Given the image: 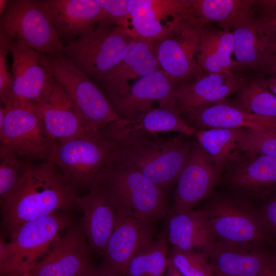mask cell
<instances>
[{"instance_id": "obj_1", "label": "cell", "mask_w": 276, "mask_h": 276, "mask_svg": "<svg viewBox=\"0 0 276 276\" xmlns=\"http://www.w3.org/2000/svg\"><path fill=\"white\" fill-rule=\"evenodd\" d=\"M76 192L52 162L31 164L1 203L3 228L9 234L27 222L78 208Z\"/></svg>"}, {"instance_id": "obj_2", "label": "cell", "mask_w": 276, "mask_h": 276, "mask_svg": "<svg viewBox=\"0 0 276 276\" xmlns=\"http://www.w3.org/2000/svg\"><path fill=\"white\" fill-rule=\"evenodd\" d=\"M99 132L116 144V163L137 170L164 189L176 182L194 145L180 136L164 139L143 132Z\"/></svg>"}, {"instance_id": "obj_3", "label": "cell", "mask_w": 276, "mask_h": 276, "mask_svg": "<svg viewBox=\"0 0 276 276\" xmlns=\"http://www.w3.org/2000/svg\"><path fill=\"white\" fill-rule=\"evenodd\" d=\"M71 225V217L57 211L25 223L11 232L9 241H1V274L18 276L28 272Z\"/></svg>"}, {"instance_id": "obj_4", "label": "cell", "mask_w": 276, "mask_h": 276, "mask_svg": "<svg viewBox=\"0 0 276 276\" xmlns=\"http://www.w3.org/2000/svg\"><path fill=\"white\" fill-rule=\"evenodd\" d=\"M116 144L97 133L57 143L51 162L76 190L89 191L102 182L116 162Z\"/></svg>"}, {"instance_id": "obj_5", "label": "cell", "mask_w": 276, "mask_h": 276, "mask_svg": "<svg viewBox=\"0 0 276 276\" xmlns=\"http://www.w3.org/2000/svg\"><path fill=\"white\" fill-rule=\"evenodd\" d=\"M41 58L45 67L71 98L86 133H98L119 120L99 87L63 53L55 56L42 54Z\"/></svg>"}, {"instance_id": "obj_6", "label": "cell", "mask_w": 276, "mask_h": 276, "mask_svg": "<svg viewBox=\"0 0 276 276\" xmlns=\"http://www.w3.org/2000/svg\"><path fill=\"white\" fill-rule=\"evenodd\" d=\"M132 38L121 27L101 21L70 41L63 54L91 80L102 81L121 61Z\"/></svg>"}, {"instance_id": "obj_7", "label": "cell", "mask_w": 276, "mask_h": 276, "mask_svg": "<svg viewBox=\"0 0 276 276\" xmlns=\"http://www.w3.org/2000/svg\"><path fill=\"white\" fill-rule=\"evenodd\" d=\"M0 33L44 55H57L65 47L38 0H8L1 16Z\"/></svg>"}, {"instance_id": "obj_8", "label": "cell", "mask_w": 276, "mask_h": 276, "mask_svg": "<svg viewBox=\"0 0 276 276\" xmlns=\"http://www.w3.org/2000/svg\"><path fill=\"white\" fill-rule=\"evenodd\" d=\"M0 143L28 161L50 162L57 144L32 105L4 106Z\"/></svg>"}, {"instance_id": "obj_9", "label": "cell", "mask_w": 276, "mask_h": 276, "mask_svg": "<svg viewBox=\"0 0 276 276\" xmlns=\"http://www.w3.org/2000/svg\"><path fill=\"white\" fill-rule=\"evenodd\" d=\"M103 180L119 196L129 217L153 222L168 214L164 189L137 170L115 163Z\"/></svg>"}, {"instance_id": "obj_10", "label": "cell", "mask_w": 276, "mask_h": 276, "mask_svg": "<svg viewBox=\"0 0 276 276\" xmlns=\"http://www.w3.org/2000/svg\"><path fill=\"white\" fill-rule=\"evenodd\" d=\"M200 27L183 20L154 41L160 70L177 85L204 73L196 57L200 44Z\"/></svg>"}, {"instance_id": "obj_11", "label": "cell", "mask_w": 276, "mask_h": 276, "mask_svg": "<svg viewBox=\"0 0 276 276\" xmlns=\"http://www.w3.org/2000/svg\"><path fill=\"white\" fill-rule=\"evenodd\" d=\"M76 203L83 216L81 225L93 251L102 256L117 224L128 214L114 190L103 180L89 191L77 197Z\"/></svg>"}, {"instance_id": "obj_12", "label": "cell", "mask_w": 276, "mask_h": 276, "mask_svg": "<svg viewBox=\"0 0 276 276\" xmlns=\"http://www.w3.org/2000/svg\"><path fill=\"white\" fill-rule=\"evenodd\" d=\"M8 51L12 58L13 84L4 106L38 104L49 93L54 81L42 62L41 54L21 41L11 38Z\"/></svg>"}, {"instance_id": "obj_13", "label": "cell", "mask_w": 276, "mask_h": 276, "mask_svg": "<svg viewBox=\"0 0 276 276\" xmlns=\"http://www.w3.org/2000/svg\"><path fill=\"white\" fill-rule=\"evenodd\" d=\"M211 230L219 241L257 244L268 237L269 231L259 212L237 200L219 198L204 210Z\"/></svg>"}, {"instance_id": "obj_14", "label": "cell", "mask_w": 276, "mask_h": 276, "mask_svg": "<svg viewBox=\"0 0 276 276\" xmlns=\"http://www.w3.org/2000/svg\"><path fill=\"white\" fill-rule=\"evenodd\" d=\"M93 252L81 225H71L28 272L34 276H83L94 268Z\"/></svg>"}, {"instance_id": "obj_15", "label": "cell", "mask_w": 276, "mask_h": 276, "mask_svg": "<svg viewBox=\"0 0 276 276\" xmlns=\"http://www.w3.org/2000/svg\"><path fill=\"white\" fill-rule=\"evenodd\" d=\"M177 84L159 70L139 78L123 94L108 98L120 120H132L153 108L174 104Z\"/></svg>"}, {"instance_id": "obj_16", "label": "cell", "mask_w": 276, "mask_h": 276, "mask_svg": "<svg viewBox=\"0 0 276 276\" xmlns=\"http://www.w3.org/2000/svg\"><path fill=\"white\" fill-rule=\"evenodd\" d=\"M153 223L132 217L122 219L106 244L100 270L125 276L128 265L136 253L153 240Z\"/></svg>"}, {"instance_id": "obj_17", "label": "cell", "mask_w": 276, "mask_h": 276, "mask_svg": "<svg viewBox=\"0 0 276 276\" xmlns=\"http://www.w3.org/2000/svg\"><path fill=\"white\" fill-rule=\"evenodd\" d=\"M221 170L198 143L176 181L173 210L193 209L211 193Z\"/></svg>"}, {"instance_id": "obj_18", "label": "cell", "mask_w": 276, "mask_h": 276, "mask_svg": "<svg viewBox=\"0 0 276 276\" xmlns=\"http://www.w3.org/2000/svg\"><path fill=\"white\" fill-rule=\"evenodd\" d=\"M246 73H205L177 85L174 101L180 113L225 101L241 88Z\"/></svg>"}, {"instance_id": "obj_19", "label": "cell", "mask_w": 276, "mask_h": 276, "mask_svg": "<svg viewBox=\"0 0 276 276\" xmlns=\"http://www.w3.org/2000/svg\"><path fill=\"white\" fill-rule=\"evenodd\" d=\"M181 117L196 130L245 128L259 132L276 131V117L244 111L225 101L188 110Z\"/></svg>"}, {"instance_id": "obj_20", "label": "cell", "mask_w": 276, "mask_h": 276, "mask_svg": "<svg viewBox=\"0 0 276 276\" xmlns=\"http://www.w3.org/2000/svg\"><path fill=\"white\" fill-rule=\"evenodd\" d=\"M59 38L70 41L92 30L105 20L98 0H39Z\"/></svg>"}, {"instance_id": "obj_21", "label": "cell", "mask_w": 276, "mask_h": 276, "mask_svg": "<svg viewBox=\"0 0 276 276\" xmlns=\"http://www.w3.org/2000/svg\"><path fill=\"white\" fill-rule=\"evenodd\" d=\"M255 244L217 241L209 256L215 276H259L275 266L276 255Z\"/></svg>"}, {"instance_id": "obj_22", "label": "cell", "mask_w": 276, "mask_h": 276, "mask_svg": "<svg viewBox=\"0 0 276 276\" xmlns=\"http://www.w3.org/2000/svg\"><path fill=\"white\" fill-rule=\"evenodd\" d=\"M159 70L154 41L144 38H132L121 61L102 82L109 98L125 93L131 85L130 80Z\"/></svg>"}, {"instance_id": "obj_23", "label": "cell", "mask_w": 276, "mask_h": 276, "mask_svg": "<svg viewBox=\"0 0 276 276\" xmlns=\"http://www.w3.org/2000/svg\"><path fill=\"white\" fill-rule=\"evenodd\" d=\"M32 106L57 143L86 133L71 98L55 78L49 93L39 103Z\"/></svg>"}, {"instance_id": "obj_24", "label": "cell", "mask_w": 276, "mask_h": 276, "mask_svg": "<svg viewBox=\"0 0 276 276\" xmlns=\"http://www.w3.org/2000/svg\"><path fill=\"white\" fill-rule=\"evenodd\" d=\"M167 238L172 247L210 256L217 241L204 210H173L168 215Z\"/></svg>"}, {"instance_id": "obj_25", "label": "cell", "mask_w": 276, "mask_h": 276, "mask_svg": "<svg viewBox=\"0 0 276 276\" xmlns=\"http://www.w3.org/2000/svg\"><path fill=\"white\" fill-rule=\"evenodd\" d=\"M242 153L227 166L228 181L248 194L266 195L275 193L276 158Z\"/></svg>"}, {"instance_id": "obj_26", "label": "cell", "mask_w": 276, "mask_h": 276, "mask_svg": "<svg viewBox=\"0 0 276 276\" xmlns=\"http://www.w3.org/2000/svg\"><path fill=\"white\" fill-rule=\"evenodd\" d=\"M188 21L201 27L215 22L231 31L256 14V0H191Z\"/></svg>"}, {"instance_id": "obj_27", "label": "cell", "mask_w": 276, "mask_h": 276, "mask_svg": "<svg viewBox=\"0 0 276 276\" xmlns=\"http://www.w3.org/2000/svg\"><path fill=\"white\" fill-rule=\"evenodd\" d=\"M101 130L123 133L143 132L157 134L176 132L193 135L196 130L181 117L175 105L153 108L132 120H118Z\"/></svg>"}, {"instance_id": "obj_28", "label": "cell", "mask_w": 276, "mask_h": 276, "mask_svg": "<svg viewBox=\"0 0 276 276\" xmlns=\"http://www.w3.org/2000/svg\"><path fill=\"white\" fill-rule=\"evenodd\" d=\"M234 50L232 31L218 30L212 24L201 27L196 60L204 73H233L236 65L235 60L231 58Z\"/></svg>"}, {"instance_id": "obj_29", "label": "cell", "mask_w": 276, "mask_h": 276, "mask_svg": "<svg viewBox=\"0 0 276 276\" xmlns=\"http://www.w3.org/2000/svg\"><path fill=\"white\" fill-rule=\"evenodd\" d=\"M191 0H130L129 16H139L155 29L168 32L188 20Z\"/></svg>"}, {"instance_id": "obj_30", "label": "cell", "mask_w": 276, "mask_h": 276, "mask_svg": "<svg viewBox=\"0 0 276 276\" xmlns=\"http://www.w3.org/2000/svg\"><path fill=\"white\" fill-rule=\"evenodd\" d=\"M247 128H212L196 131L194 136L220 170L240 155L238 143Z\"/></svg>"}, {"instance_id": "obj_31", "label": "cell", "mask_w": 276, "mask_h": 276, "mask_svg": "<svg viewBox=\"0 0 276 276\" xmlns=\"http://www.w3.org/2000/svg\"><path fill=\"white\" fill-rule=\"evenodd\" d=\"M236 65L233 73L257 72L266 56L256 25L255 15L233 30Z\"/></svg>"}, {"instance_id": "obj_32", "label": "cell", "mask_w": 276, "mask_h": 276, "mask_svg": "<svg viewBox=\"0 0 276 276\" xmlns=\"http://www.w3.org/2000/svg\"><path fill=\"white\" fill-rule=\"evenodd\" d=\"M265 75L248 72L233 102L234 106L254 114L276 117V95L267 88Z\"/></svg>"}, {"instance_id": "obj_33", "label": "cell", "mask_w": 276, "mask_h": 276, "mask_svg": "<svg viewBox=\"0 0 276 276\" xmlns=\"http://www.w3.org/2000/svg\"><path fill=\"white\" fill-rule=\"evenodd\" d=\"M168 251L165 235L153 239L136 253L128 265L125 276H163Z\"/></svg>"}, {"instance_id": "obj_34", "label": "cell", "mask_w": 276, "mask_h": 276, "mask_svg": "<svg viewBox=\"0 0 276 276\" xmlns=\"http://www.w3.org/2000/svg\"><path fill=\"white\" fill-rule=\"evenodd\" d=\"M30 162L0 143L1 203L14 188Z\"/></svg>"}, {"instance_id": "obj_35", "label": "cell", "mask_w": 276, "mask_h": 276, "mask_svg": "<svg viewBox=\"0 0 276 276\" xmlns=\"http://www.w3.org/2000/svg\"><path fill=\"white\" fill-rule=\"evenodd\" d=\"M168 260L182 276H215L209 257L201 251L172 247Z\"/></svg>"}, {"instance_id": "obj_36", "label": "cell", "mask_w": 276, "mask_h": 276, "mask_svg": "<svg viewBox=\"0 0 276 276\" xmlns=\"http://www.w3.org/2000/svg\"><path fill=\"white\" fill-rule=\"evenodd\" d=\"M238 150L240 153L276 158V131L259 132L247 128L238 143Z\"/></svg>"}, {"instance_id": "obj_37", "label": "cell", "mask_w": 276, "mask_h": 276, "mask_svg": "<svg viewBox=\"0 0 276 276\" xmlns=\"http://www.w3.org/2000/svg\"><path fill=\"white\" fill-rule=\"evenodd\" d=\"M257 33L266 58L276 55V15L255 14Z\"/></svg>"}, {"instance_id": "obj_38", "label": "cell", "mask_w": 276, "mask_h": 276, "mask_svg": "<svg viewBox=\"0 0 276 276\" xmlns=\"http://www.w3.org/2000/svg\"><path fill=\"white\" fill-rule=\"evenodd\" d=\"M103 8L107 23L121 27L128 31L130 0H98Z\"/></svg>"}, {"instance_id": "obj_39", "label": "cell", "mask_w": 276, "mask_h": 276, "mask_svg": "<svg viewBox=\"0 0 276 276\" xmlns=\"http://www.w3.org/2000/svg\"><path fill=\"white\" fill-rule=\"evenodd\" d=\"M9 39V37L0 33V99L3 105L8 101L13 84L12 75L6 64Z\"/></svg>"}, {"instance_id": "obj_40", "label": "cell", "mask_w": 276, "mask_h": 276, "mask_svg": "<svg viewBox=\"0 0 276 276\" xmlns=\"http://www.w3.org/2000/svg\"><path fill=\"white\" fill-rule=\"evenodd\" d=\"M267 200L259 212L267 229L276 233V192Z\"/></svg>"}, {"instance_id": "obj_41", "label": "cell", "mask_w": 276, "mask_h": 276, "mask_svg": "<svg viewBox=\"0 0 276 276\" xmlns=\"http://www.w3.org/2000/svg\"><path fill=\"white\" fill-rule=\"evenodd\" d=\"M254 9L256 14L276 15V0H256Z\"/></svg>"}, {"instance_id": "obj_42", "label": "cell", "mask_w": 276, "mask_h": 276, "mask_svg": "<svg viewBox=\"0 0 276 276\" xmlns=\"http://www.w3.org/2000/svg\"><path fill=\"white\" fill-rule=\"evenodd\" d=\"M257 72L265 76L276 77V55L268 56Z\"/></svg>"}, {"instance_id": "obj_43", "label": "cell", "mask_w": 276, "mask_h": 276, "mask_svg": "<svg viewBox=\"0 0 276 276\" xmlns=\"http://www.w3.org/2000/svg\"><path fill=\"white\" fill-rule=\"evenodd\" d=\"M265 82L268 89L276 95V77L265 76Z\"/></svg>"}, {"instance_id": "obj_44", "label": "cell", "mask_w": 276, "mask_h": 276, "mask_svg": "<svg viewBox=\"0 0 276 276\" xmlns=\"http://www.w3.org/2000/svg\"><path fill=\"white\" fill-rule=\"evenodd\" d=\"M167 273L163 276H182L177 269L168 261L166 268Z\"/></svg>"}, {"instance_id": "obj_45", "label": "cell", "mask_w": 276, "mask_h": 276, "mask_svg": "<svg viewBox=\"0 0 276 276\" xmlns=\"http://www.w3.org/2000/svg\"><path fill=\"white\" fill-rule=\"evenodd\" d=\"M83 276H118L110 273H108L101 271L100 269H96L94 268L87 272Z\"/></svg>"}, {"instance_id": "obj_46", "label": "cell", "mask_w": 276, "mask_h": 276, "mask_svg": "<svg viewBox=\"0 0 276 276\" xmlns=\"http://www.w3.org/2000/svg\"><path fill=\"white\" fill-rule=\"evenodd\" d=\"M259 276H276V266L266 271Z\"/></svg>"}, {"instance_id": "obj_47", "label": "cell", "mask_w": 276, "mask_h": 276, "mask_svg": "<svg viewBox=\"0 0 276 276\" xmlns=\"http://www.w3.org/2000/svg\"><path fill=\"white\" fill-rule=\"evenodd\" d=\"M8 1L0 0V14L1 16L4 13L7 7Z\"/></svg>"}, {"instance_id": "obj_48", "label": "cell", "mask_w": 276, "mask_h": 276, "mask_svg": "<svg viewBox=\"0 0 276 276\" xmlns=\"http://www.w3.org/2000/svg\"><path fill=\"white\" fill-rule=\"evenodd\" d=\"M18 276H34V275L31 274V273H30L29 272H26L19 275Z\"/></svg>"}]
</instances>
